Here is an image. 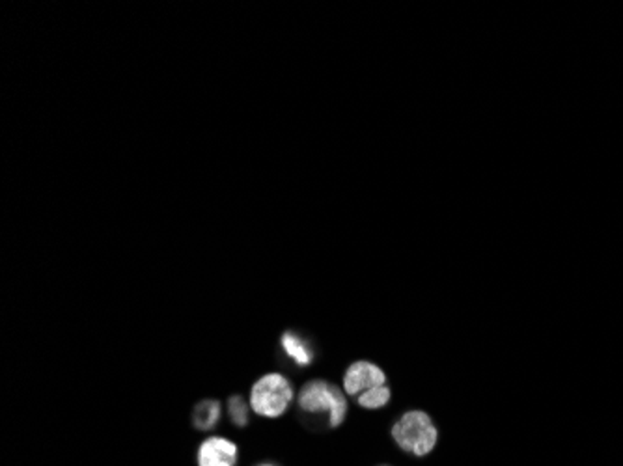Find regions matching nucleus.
<instances>
[{
	"instance_id": "obj_2",
	"label": "nucleus",
	"mask_w": 623,
	"mask_h": 466,
	"mask_svg": "<svg viewBox=\"0 0 623 466\" xmlns=\"http://www.w3.org/2000/svg\"><path fill=\"white\" fill-rule=\"evenodd\" d=\"M299 407L308 414H329V425L338 427L344 423L348 414V401L336 386L318 379L304 385L299 394Z\"/></svg>"
},
{
	"instance_id": "obj_6",
	"label": "nucleus",
	"mask_w": 623,
	"mask_h": 466,
	"mask_svg": "<svg viewBox=\"0 0 623 466\" xmlns=\"http://www.w3.org/2000/svg\"><path fill=\"white\" fill-rule=\"evenodd\" d=\"M221 420V405L216 401H202L198 403V405L195 407V413H193V422L198 429L202 431H207V429H213L216 423H219Z\"/></svg>"
},
{
	"instance_id": "obj_7",
	"label": "nucleus",
	"mask_w": 623,
	"mask_h": 466,
	"mask_svg": "<svg viewBox=\"0 0 623 466\" xmlns=\"http://www.w3.org/2000/svg\"><path fill=\"white\" fill-rule=\"evenodd\" d=\"M283 349L299 366H308L312 362V351H310L308 344H306L302 338H299L293 332H286L283 336Z\"/></svg>"
},
{
	"instance_id": "obj_3",
	"label": "nucleus",
	"mask_w": 623,
	"mask_h": 466,
	"mask_svg": "<svg viewBox=\"0 0 623 466\" xmlns=\"http://www.w3.org/2000/svg\"><path fill=\"white\" fill-rule=\"evenodd\" d=\"M293 401V388L290 381L280 373L264 376L251 390V407L256 414L278 418L284 414Z\"/></svg>"
},
{
	"instance_id": "obj_9",
	"label": "nucleus",
	"mask_w": 623,
	"mask_h": 466,
	"mask_svg": "<svg viewBox=\"0 0 623 466\" xmlns=\"http://www.w3.org/2000/svg\"><path fill=\"white\" fill-rule=\"evenodd\" d=\"M228 414L232 422L239 427L248 423V405L243 401L241 395H232L228 401Z\"/></svg>"
},
{
	"instance_id": "obj_8",
	"label": "nucleus",
	"mask_w": 623,
	"mask_h": 466,
	"mask_svg": "<svg viewBox=\"0 0 623 466\" xmlns=\"http://www.w3.org/2000/svg\"><path fill=\"white\" fill-rule=\"evenodd\" d=\"M388 401H390V390L385 385L369 388L359 395V405L364 409H371V411L385 407Z\"/></svg>"
},
{
	"instance_id": "obj_4",
	"label": "nucleus",
	"mask_w": 623,
	"mask_h": 466,
	"mask_svg": "<svg viewBox=\"0 0 623 466\" xmlns=\"http://www.w3.org/2000/svg\"><path fill=\"white\" fill-rule=\"evenodd\" d=\"M387 383V376L385 371L371 364V362H355L350 366V369L346 371V377H344V388L350 395H360L362 392L369 390V388H376V386H383Z\"/></svg>"
},
{
	"instance_id": "obj_5",
	"label": "nucleus",
	"mask_w": 623,
	"mask_h": 466,
	"mask_svg": "<svg viewBox=\"0 0 623 466\" xmlns=\"http://www.w3.org/2000/svg\"><path fill=\"white\" fill-rule=\"evenodd\" d=\"M200 466H235L237 446L223 437H211L202 442L198 450Z\"/></svg>"
},
{
	"instance_id": "obj_10",
	"label": "nucleus",
	"mask_w": 623,
	"mask_h": 466,
	"mask_svg": "<svg viewBox=\"0 0 623 466\" xmlns=\"http://www.w3.org/2000/svg\"><path fill=\"white\" fill-rule=\"evenodd\" d=\"M258 466H274V464H258Z\"/></svg>"
},
{
	"instance_id": "obj_1",
	"label": "nucleus",
	"mask_w": 623,
	"mask_h": 466,
	"mask_svg": "<svg viewBox=\"0 0 623 466\" xmlns=\"http://www.w3.org/2000/svg\"><path fill=\"white\" fill-rule=\"evenodd\" d=\"M392 437L403 452L422 457L437 444V427L426 413L409 411L396 422Z\"/></svg>"
}]
</instances>
